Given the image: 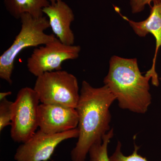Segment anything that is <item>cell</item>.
Returning <instances> with one entry per match:
<instances>
[{
    "mask_svg": "<svg viewBox=\"0 0 161 161\" xmlns=\"http://www.w3.org/2000/svg\"><path fill=\"white\" fill-rule=\"evenodd\" d=\"M115 100L106 86L95 88L87 81H82L76 108L79 117V136L71 151L72 161H86L91 147L102 142L104 136L111 129L110 108Z\"/></svg>",
    "mask_w": 161,
    "mask_h": 161,
    "instance_id": "obj_1",
    "label": "cell"
},
{
    "mask_svg": "<svg viewBox=\"0 0 161 161\" xmlns=\"http://www.w3.org/2000/svg\"><path fill=\"white\" fill-rule=\"evenodd\" d=\"M151 78L150 75H142L136 58L113 56L103 83L115 96L120 108L145 114L152 101L149 84Z\"/></svg>",
    "mask_w": 161,
    "mask_h": 161,
    "instance_id": "obj_2",
    "label": "cell"
},
{
    "mask_svg": "<svg viewBox=\"0 0 161 161\" xmlns=\"http://www.w3.org/2000/svg\"><path fill=\"white\" fill-rule=\"evenodd\" d=\"M21 27L12 44L0 56V78L9 84H12V75L14 62L23 50L30 47H38L50 42L56 38L45 31L50 28L47 17L36 18L28 14L21 16Z\"/></svg>",
    "mask_w": 161,
    "mask_h": 161,
    "instance_id": "obj_3",
    "label": "cell"
},
{
    "mask_svg": "<svg viewBox=\"0 0 161 161\" xmlns=\"http://www.w3.org/2000/svg\"><path fill=\"white\" fill-rule=\"evenodd\" d=\"M33 89L41 103L76 108L80 96L77 78L62 70L46 72L38 76Z\"/></svg>",
    "mask_w": 161,
    "mask_h": 161,
    "instance_id": "obj_4",
    "label": "cell"
},
{
    "mask_svg": "<svg viewBox=\"0 0 161 161\" xmlns=\"http://www.w3.org/2000/svg\"><path fill=\"white\" fill-rule=\"evenodd\" d=\"M40 98L34 89L22 88L18 92L12 107L10 136L13 141L25 142L35 134L38 127Z\"/></svg>",
    "mask_w": 161,
    "mask_h": 161,
    "instance_id": "obj_5",
    "label": "cell"
},
{
    "mask_svg": "<svg viewBox=\"0 0 161 161\" xmlns=\"http://www.w3.org/2000/svg\"><path fill=\"white\" fill-rule=\"evenodd\" d=\"M80 50L79 45H67L56 37L35 48L27 59L26 66L30 73L36 77L46 72L62 70L63 62L77 59Z\"/></svg>",
    "mask_w": 161,
    "mask_h": 161,
    "instance_id": "obj_6",
    "label": "cell"
},
{
    "mask_svg": "<svg viewBox=\"0 0 161 161\" xmlns=\"http://www.w3.org/2000/svg\"><path fill=\"white\" fill-rule=\"evenodd\" d=\"M78 128L58 133L47 134L39 130L29 139L19 146L14 156L15 161H47L63 141L78 138Z\"/></svg>",
    "mask_w": 161,
    "mask_h": 161,
    "instance_id": "obj_7",
    "label": "cell"
},
{
    "mask_svg": "<svg viewBox=\"0 0 161 161\" xmlns=\"http://www.w3.org/2000/svg\"><path fill=\"white\" fill-rule=\"evenodd\" d=\"M78 120L75 108L44 103L38 107V127L47 134H58L76 129Z\"/></svg>",
    "mask_w": 161,
    "mask_h": 161,
    "instance_id": "obj_8",
    "label": "cell"
},
{
    "mask_svg": "<svg viewBox=\"0 0 161 161\" xmlns=\"http://www.w3.org/2000/svg\"><path fill=\"white\" fill-rule=\"evenodd\" d=\"M150 8V14L148 17L144 21L138 22L132 21L123 15L118 7H115V9L123 19L129 23L134 32L138 36L144 37L148 34H151L155 38V50L153 59L152 65L147 74L152 76V84L158 86L159 85V78L156 71L155 65L158 49L161 47V0L153 3V6H151Z\"/></svg>",
    "mask_w": 161,
    "mask_h": 161,
    "instance_id": "obj_9",
    "label": "cell"
},
{
    "mask_svg": "<svg viewBox=\"0 0 161 161\" xmlns=\"http://www.w3.org/2000/svg\"><path fill=\"white\" fill-rule=\"evenodd\" d=\"M43 11L56 37L64 44L74 45L75 36L71 25L75 21V16L70 7L60 0L43 8Z\"/></svg>",
    "mask_w": 161,
    "mask_h": 161,
    "instance_id": "obj_10",
    "label": "cell"
},
{
    "mask_svg": "<svg viewBox=\"0 0 161 161\" xmlns=\"http://www.w3.org/2000/svg\"><path fill=\"white\" fill-rule=\"evenodd\" d=\"M4 4L9 14L18 19L25 14L43 17V8L50 5L47 0H4Z\"/></svg>",
    "mask_w": 161,
    "mask_h": 161,
    "instance_id": "obj_11",
    "label": "cell"
},
{
    "mask_svg": "<svg viewBox=\"0 0 161 161\" xmlns=\"http://www.w3.org/2000/svg\"><path fill=\"white\" fill-rule=\"evenodd\" d=\"M114 136V130L111 129L104 136L101 142L93 145L90 149V161H110L108 155V145Z\"/></svg>",
    "mask_w": 161,
    "mask_h": 161,
    "instance_id": "obj_12",
    "label": "cell"
},
{
    "mask_svg": "<svg viewBox=\"0 0 161 161\" xmlns=\"http://www.w3.org/2000/svg\"><path fill=\"white\" fill-rule=\"evenodd\" d=\"M134 150L130 155H124L122 152V144L118 141L115 151L109 157L110 161H149L147 158L139 154L140 147L134 143Z\"/></svg>",
    "mask_w": 161,
    "mask_h": 161,
    "instance_id": "obj_13",
    "label": "cell"
},
{
    "mask_svg": "<svg viewBox=\"0 0 161 161\" xmlns=\"http://www.w3.org/2000/svg\"><path fill=\"white\" fill-rule=\"evenodd\" d=\"M13 102L7 100V98L0 102V132L4 128L11 125L12 117V107Z\"/></svg>",
    "mask_w": 161,
    "mask_h": 161,
    "instance_id": "obj_14",
    "label": "cell"
},
{
    "mask_svg": "<svg viewBox=\"0 0 161 161\" xmlns=\"http://www.w3.org/2000/svg\"><path fill=\"white\" fill-rule=\"evenodd\" d=\"M160 0H130V4L132 14L142 11L147 5L151 7V3H157Z\"/></svg>",
    "mask_w": 161,
    "mask_h": 161,
    "instance_id": "obj_15",
    "label": "cell"
},
{
    "mask_svg": "<svg viewBox=\"0 0 161 161\" xmlns=\"http://www.w3.org/2000/svg\"><path fill=\"white\" fill-rule=\"evenodd\" d=\"M11 94L12 92H1L0 93V101L6 98L7 96L11 95Z\"/></svg>",
    "mask_w": 161,
    "mask_h": 161,
    "instance_id": "obj_16",
    "label": "cell"
},
{
    "mask_svg": "<svg viewBox=\"0 0 161 161\" xmlns=\"http://www.w3.org/2000/svg\"><path fill=\"white\" fill-rule=\"evenodd\" d=\"M47 1L50 3V4H54V3H56V2H58L60 0H47Z\"/></svg>",
    "mask_w": 161,
    "mask_h": 161,
    "instance_id": "obj_17",
    "label": "cell"
},
{
    "mask_svg": "<svg viewBox=\"0 0 161 161\" xmlns=\"http://www.w3.org/2000/svg\"><path fill=\"white\" fill-rule=\"evenodd\" d=\"M159 80H160L161 81V78H159Z\"/></svg>",
    "mask_w": 161,
    "mask_h": 161,
    "instance_id": "obj_18",
    "label": "cell"
}]
</instances>
